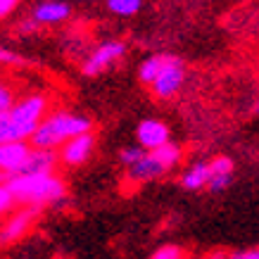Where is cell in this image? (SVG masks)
I'll list each match as a JSON object with an SVG mask.
<instances>
[{"instance_id":"484cf974","label":"cell","mask_w":259,"mask_h":259,"mask_svg":"<svg viewBox=\"0 0 259 259\" xmlns=\"http://www.w3.org/2000/svg\"><path fill=\"white\" fill-rule=\"evenodd\" d=\"M0 183H5V176H3V174H0Z\"/></svg>"},{"instance_id":"7a4b0ae2","label":"cell","mask_w":259,"mask_h":259,"mask_svg":"<svg viewBox=\"0 0 259 259\" xmlns=\"http://www.w3.org/2000/svg\"><path fill=\"white\" fill-rule=\"evenodd\" d=\"M86 131H93V121L86 114L69 112V110H55V112H48L46 117L40 119L38 128L29 138V145L40 150H57L69 138L86 134Z\"/></svg>"},{"instance_id":"cb8c5ba5","label":"cell","mask_w":259,"mask_h":259,"mask_svg":"<svg viewBox=\"0 0 259 259\" xmlns=\"http://www.w3.org/2000/svg\"><path fill=\"white\" fill-rule=\"evenodd\" d=\"M19 3H22V0H0V19H5V17L12 15V12L19 8Z\"/></svg>"},{"instance_id":"7c38bea8","label":"cell","mask_w":259,"mask_h":259,"mask_svg":"<svg viewBox=\"0 0 259 259\" xmlns=\"http://www.w3.org/2000/svg\"><path fill=\"white\" fill-rule=\"evenodd\" d=\"M31 145L24 141H15V143H0V174L8 179L15 176L19 164L24 162V157L29 155Z\"/></svg>"},{"instance_id":"8992f818","label":"cell","mask_w":259,"mask_h":259,"mask_svg":"<svg viewBox=\"0 0 259 259\" xmlns=\"http://www.w3.org/2000/svg\"><path fill=\"white\" fill-rule=\"evenodd\" d=\"M124 55H126L124 40H105V43L95 46L86 55V60L81 64V71H83V76H88V79L100 76L102 71H107L112 64H117Z\"/></svg>"},{"instance_id":"e0dca14e","label":"cell","mask_w":259,"mask_h":259,"mask_svg":"<svg viewBox=\"0 0 259 259\" xmlns=\"http://www.w3.org/2000/svg\"><path fill=\"white\" fill-rule=\"evenodd\" d=\"M150 259H186V250L181 245H162L150 254Z\"/></svg>"},{"instance_id":"8fae6325","label":"cell","mask_w":259,"mask_h":259,"mask_svg":"<svg viewBox=\"0 0 259 259\" xmlns=\"http://www.w3.org/2000/svg\"><path fill=\"white\" fill-rule=\"evenodd\" d=\"M71 17V8L64 0H40L31 10V19L38 26H57Z\"/></svg>"},{"instance_id":"7402d4cb","label":"cell","mask_w":259,"mask_h":259,"mask_svg":"<svg viewBox=\"0 0 259 259\" xmlns=\"http://www.w3.org/2000/svg\"><path fill=\"white\" fill-rule=\"evenodd\" d=\"M33 31H38V24L33 22L31 17H26L24 22L17 24V33H22V36H29V33H33Z\"/></svg>"},{"instance_id":"d6986e66","label":"cell","mask_w":259,"mask_h":259,"mask_svg":"<svg viewBox=\"0 0 259 259\" xmlns=\"http://www.w3.org/2000/svg\"><path fill=\"white\" fill-rule=\"evenodd\" d=\"M0 64H3V67H24L26 60H24L19 53H15V50L0 46Z\"/></svg>"},{"instance_id":"ba28073f","label":"cell","mask_w":259,"mask_h":259,"mask_svg":"<svg viewBox=\"0 0 259 259\" xmlns=\"http://www.w3.org/2000/svg\"><path fill=\"white\" fill-rule=\"evenodd\" d=\"M93 152H95V136L93 131H86V134L74 136L64 145H60L57 148V159L64 166H81L91 159Z\"/></svg>"},{"instance_id":"6da1fadb","label":"cell","mask_w":259,"mask_h":259,"mask_svg":"<svg viewBox=\"0 0 259 259\" xmlns=\"http://www.w3.org/2000/svg\"><path fill=\"white\" fill-rule=\"evenodd\" d=\"M48 112H50V98L46 93H29L15 100L8 112H0V143H29Z\"/></svg>"},{"instance_id":"5bb4252c","label":"cell","mask_w":259,"mask_h":259,"mask_svg":"<svg viewBox=\"0 0 259 259\" xmlns=\"http://www.w3.org/2000/svg\"><path fill=\"white\" fill-rule=\"evenodd\" d=\"M207 181H209V164L207 162H195V164H190L186 171L181 174V186L186 190L207 188Z\"/></svg>"},{"instance_id":"d4e9b609","label":"cell","mask_w":259,"mask_h":259,"mask_svg":"<svg viewBox=\"0 0 259 259\" xmlns=\"http://www.w3.org/2000/svg\"><path fill=\"white\" fill-rule=\"evenodd\" d=\"M252 112H254V114H259V100L254 102V107H252Z\"/></svg>"},{"instance_id":"5b68a950","label":"cell","mask_w":259,"mask_h":259,"mask_svg":"<svg viewBox=\"0 0 259 259\" xmlns=\"http://www.w3.org/2000/svg\"><path fill=\"white\" fill-rule=\"evenodd\" d=\"M186 74L188 71H186L183 60H179V57H174V55H166L159 74L155 76V81L148 88L152 91V95L157 100H171L174 95L181 93V88L186 83Z\"/></svg>"},{"instance_id":"ac0fdd59","label":"cell","mask_w":259,"mask_h":259,"mask_svg":"<svg viewBox=\"0 0 259 259\" xmlns=\"http://www.w3.org/2000/svg\"><path fill=\"white\" fill-rule=\"evenodd\" d=\"M143 152H145V150H143L141 145H126V148H121V152H119V162L124 166H131L143 157Z\"/></svg>"},{"instance_id":"30bf717a","label":"cell","mask_w":259,"mask_h":259,"mask_svg":"<svg viewBox=\"0 0 259 259\" xmlns=\"http://www.w3.org/2000/svg\"><path fill=\"white\" fill-rule=\"evenodd\" d=\"M60 159H57V150H40L31 148L29 155L24 157L15 176H36V174H55Z\"/></svg>"},{"instance_id":"3957f363","label":"cell","mask_w":259,"mask_h":259,"mask_svg":"<svg viewBox=\"0 0 259 259\" xmlns=\"http://www.w3.org/2000/svg\"><path fill=\"white\" fill-rule=\"evenodd\" d=\"M5 188L15 204H57L67 197V186L57 174H36V176H8Z\"/></svg>"},{"instance_id":"9c48e42d","label":"cell","mask_w":259,"mask_h":259,"mask_svg":"<svg viewBox=\"0 0 259 259\" xmlns=\"http://www.w3.org/2000/svg\"><path fill=\"white\" fill-rule=\"evenodd\" d=\"M136 141L143 150H157L171 141V128L159 119H143L136 126Z\"/></svg>"},{"instance_id":"52a82bcc","label":"cell","mask_w":259,"mask_h":259,"mask_svg":"<svg viewBox=\"0 0 259 259\" xmlns=\"http://www.w3.org/2000/svg\"><path fill=\"white\" fill-rule=\"evenodd\" d=\"M38 214H40V207H33V204H24L22 209L10 214L8 219L0 224V245H10L15 240H19L22 236H26L29 228L36 224Z\"/></svg>"},{"instance_id":"2e32d148","label":"cell","mask_w":259,"mask_h":259,"mask_svg":"<svg viewBox=\"0 0 259 259\" xmlns=\"http://www.w3.org/2000/svg\"><path fill=\"white\" fill-rule=\"evenodd\" d=\"M143 8V0H107V10L117 17H134Z\"/></svg>"},{"instance_id":"9a60e30c","label":"cell","mask_w":259,"mask_h":259,"mask_svg":"<svg viewBox=\"0 0 259 259\" xmlns=\"http://www.w3.org/2000/svg\"><path fill=\"white\" fill-rule=\"evenodd\" d=\"M164 53H159V55H150L145 57L141 62V67H138V81H141L143 86H150L152 81H155V76L159 74V69H162V64H164Z\"/></svg>"},{"instance_id":"44dd1931","label":"cell","mask_w":259,"mask_h":259,"mask_svg":"<svg viewBox=\"0 0 259 259\" xmlns=\"http://www.w3.org/2000/svg\"><path fill=\"white\" fill-rule=\"evenodd\" d=\"M12 207H15V200H12V195H10V190L5 188V183H0V217L8 214Z\"/></svg>"},{"instance_id":"277c9868","label":"cell","mask_w":259,"mask_h":259,"mask_svg":"<svg viewBox=\"0 0 259 259\" xmlns=\"http://www.w3.org/2000/svg\"><path fill=\"white\" fill-rule=\"evenodd\" d=\"M181 162H183V148L179 143L169 141L157 150H145L136 164L126 166V179L131 183H148V181L162 179L164 174L176 169Z\"/></svg>"},{"instance_id":"4fadbf2b","label":"cell","mask_w":259,"mask_h":259,"mask_svg":"<svg viewBox=\"0 0 259 259\" xmlns=\"http://www.w3.org/2000/svg\"><path fill=\"white\" fill-rule=\"evenodd\" d=\"M209 164V181H207V188L212 193H221L233 183V159L226 155H219L207 162Z\"/></svg>"},{"instance_id":"ffe728a7","label":"cell","mask_w":259,"mask_h":259,"mask_svg":"<svg viewBox=\"0 0 259 259\" xmlns=\"http://www.w3.org/2000/svg\"><path fill=\"white\" fill-rule=\"evenodd\" d=\"M15 100H17L15 88L5 83V81H0V112H8L15 105Z\"/></svg>"},{"instance_id":"603a6c76","label":"cell","mask_w":259,"mask_h":259,"mask_svg":"<svg viewBox=\"0 0 259 259\" xmlns=\"http://www.w3.org/2000/svg\"><path fill=\"white\" fill-rule=\"evenodd\" d=\"M226 259H259V245H257V247H250V250L231 252Z\"/></svg>"}]
</instances>
